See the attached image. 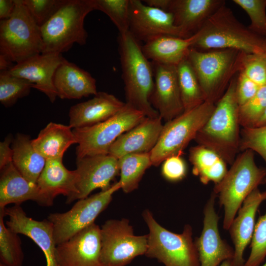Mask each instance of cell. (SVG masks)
<instances>
[{
    "mask_svg": "<svg viewBox=\"0 0 266 266\" xmlns=\"http://www.w3.org/2000/svg\"><path fill=\"white\" fill-rule=\"evenodd\" d=\"M117 41L126 103L146 117H160L150 101L154 86L152 62L144 55L140 42L129 31L119 33Z\"/></svg>",
    "mask_w": 266,
    "mask_h": 266,
    "instance_id": "obj_1",
    "label": "cell"
},
{
    "mask_svg": "<svg viewBox=\"0 0 266 266\" xmlns=\"http://www.w3.org/2000/svg\"><path fill=\"white\" fill-rule=\"evenodd\" d=\"M235 77L195 139L198 145L214 151L231 165L239 151L240 139Z\"/></svg>",
    "mask_w": 266,
    "mask_h": 266,
    "instance_id": "obj_2",
    "label": "cell"
},
{
    "mask_svg": "<svg viewBox=\"0 0 266 266\" xmlns=\"http://www.w3.org/2000/svg\"><path fill=\"white\" fill-rule=\"evenodd\" d=\"M197 33L193 47L198 50L232 49L262 56L266 51V38L243 25L226 4L208 18Z\"/></svg>",
    "mask_w": 266,
    "mask_h": 266,
    "instance_id": "obj_3",
    "label": "cell"
},
{
    "mask_svg": "<svg viewBox=\"0 0 266 266\" xmlns=\"http://www.w3.org/2000/svg\"><path fill=\"white\" fill-rule=\"evenodd\" d=\"M246 53L224 49L203 52L194 47L187 58L198 78L205 100L216 104L241 70Z\"/></svg>",
    "mask_w": 266,
    "mask_h": 266,
    "instance_id": "obj_4",
    "label": "cell"
},
{
    "mask_svg": "<svg viewBox=\"0 0 266 266\" xmlns=\"http://www.w3.org/2000/svg\"><path fill=\"white\" fill-rule=\"evenodd\" d=\"M266 170L256 165L254 152L246 150L236 157L223 178L215 184L213 192L223 207V228L229 230L244 200L264 181Z\"/></svg>",
    "mask_w": 266,
    "mask_h": 266,
    "instance_id": "obj_5",
    "label": "cell"
},
{
    "mask_svg": "<svg viewBox=\"0 0 266 266\" xmlns=\"http://www.w3.org/2000/svg\"><path fill=\"white\" fill-rule=\"evenodd\" d=\"M93 10V0H65L58 10L40 27L42 53L62 54L69 50L74 43L85 45L88 33L84 20Z\"/></svg>",
    "mask_w": 266,
    "mask_h": 266,
    "instance_id": "obj_6",
    "label": "cell"
},
{
    "mask_svg": "<svg viewBox=\"0 0 266 266\" xmlns=\"http://www.w3.org/2000/svg\"><path fill=\"white\" fill-rule=\"evenodd\" d=\"M142 217L149 230L146 257L156 259L164 266H200L190 225H185L183 232L176 233L161 226L149 209L143 211Z\"/></svg>",
    "mask_w": 266,
    "mask_h": 266,
    "instance_id": "obj_7",
    "label": "cell"
},
{
    "mask_svg": "<svg viewBox=\"0 0 266 266\" xmlns=\"http://www.w3.org/2000/svg\"><path fill=\"white\" fill-rule=\"evenodd\" d=\"M11 16L0 22V55L16 64L42 53L40 27L22 0H15Z\"/></svg>",
    "mask_w": 266,
    "mask_h": 266,
    "instance_id": "obj_8",
    "label": "cell"
},
{
    "mask_svg": "<svg viewBox=\"0 0 266 266\" xmlns=\"http://www.w3.org/2000/svg\"><path fill=\"white\" fill-rule=\"evenodd\" d=\"M214 103L205 100L199 106L166 122L150 156L152 166H158L166 158L181 155L190 141L212 113Z\"/></svg>",
    "mask_w": 266,
    "mask_h": 266,
    "instance_id": "obj_9",
    "label": "cell"
},
{
    "mask_svg": "<svg viewBox=\"0 0 266 266\" xmlns=\"http://www.w3.org/2000/svg\"><path fill=\"white\" fill-rule=\"evenodd\" d=\"M145 117L144 114L127 104L108 119L87 127L72 129L78 146L76 159L87 156L107 155L113 143Z\"/></svg>",
    "mask_w": 266,
    "mask_h": 266,
    "instance_id": "obj_10",
    "label": "cell"
},
{
    "mask_svg": "<svg viewBox=\"0 0 266 266\" xmlns=\"http://www.w3.org/2000/svg\"><path fill=\"white\" fill-rule=\"evenodd\" d=\"M100 233L103 266H126L136 257L145 255L147 234L135 235L126 218L107 220L101 226Z\"/></svg>",
    "mask_w": 266,
    "mask_h": 266,
    "instance_id": "obj_11",
    "label": "cell"
},
{
    "mask_svg": "<svg viewBox=\"0 0 266 266\" xmlns=\"http://www.w3.org/2000/svg\"><path fill=\"white\" fill-rule=\"evenodd\" d=\"M121 188L118 181L105 191L77 200L67 211L50 214L47 220L52 225L56 244L68 240L95 223L96 219L112 201L113 194Z\"/></svg>",
    "mask_w": 266,
    "mask_h": 266,
    "instance_id": "obj_12",
    "label": "cell"
},
{
    "mask_svg": "<svg viewBox=\"0 0 266 266\" xmlns=\"http://www.w3.org/2000/svg\"><path fill=\"white\" fill-rule=\"evenodd\" d=\"M129 32L144 43L165 35L189 37L175 25L171 13L144 4L139 0H130Z\"/></svg>",
    "mask_w": 266,
    "mask_h": 266,
    "instance_id": "obj_13",
    "label": "cell"
},
{
    "mask_svg": "<svg viewBox=\"0 0 266 266\" xmlns=\"http://www.w3.org/2000/svg\"><path fill=\"white\" fill-rule=\"evenodd\" d=\"M100 228L94 223L56 245L58 266H103Z\"/></svg>",
    "mask_w": 266,
    "mask_h": 266,
    "instance_id": "obj_14",
    "label": "cell"
},
{
    "mask_svg": "<svg viewBox=\"0 0 266 266\" xmlns=\"http://www.w3.org/2000/svg\"><path fill=\"white\" fill-rule=\"evenodd\" d=\"M216 195L212 193L204 211L203 229L195 241L200 266H219L224 261L233 260V249L221 237L218 229L219 217L214 208Z\"/></svg>",
    "mask_w": 266,
    "mask_h": 266,
    "instance_id": "obj_15",
    "label": "cell"
},
{
    "mask_svg": "<svg viewBox=\"0 0 266 266\" xmlns=\"http://www.w3.org/2000/svg\"><path fill=\"white\" fill-rule=\"evenodd\" d=\"M76 187L78 193L75 200L87 198L97 189L105 191L119 173L118 159L107 155L87 156L76 159Z\"/></svg>",
    "mask_w": 266,
    "mask_h": 266,
    "instance_id": "obj_16",
    "label": "cell"
},
{
    "mask_svg": "<svg viewBox=\"0 0 266 266\" xmlns=\"http://www.w3.org/2000/svg\"><path fill=\"white\" fill-rule=\"evenodd\" d=\"M154 86L150 101L166 122L184 112L176 66L152 63Z\"/></svg>",
    "mask_w": 266,
    "mask_h": 266,
    "instance_id": "obj_17",
    "label": "cell"
},
{
    "mask_svg": "<svg viewBox=\"0 0 266 266\" xmlns=\"http://www.w3.org/2000/svg\"><path fill=\"white\" fill-rule=\"evenodd\" d=\"M8 218L6 225L14 232L31 238L43 252L46 266H58L56 256V244L53 228L47 219L42 221L29 217L20 205L4 209Z\"/></svg>",
    "mask_w": 266,
    "mask_h": 266,
    "instance_id": "obj_18",
    "label": "cell"
},
{
    "mask_svg": "<svg viewBox=\"0 0 266 266\" xmlns=\"http://www.w3.org/2000/svg\"><path fill=\"white\" fill-rule=\"evenodd\" d=\"M64 59L61 53H41L16 64L8 71L33 83V88L44 93L53 103L58 97L54 76Z\"/></svg>",
    "mask_w": 266,
    "mask_h": 266,
    "instance_id": "obj_19",
    "label": "cell"
},
{
    "mask_svg": "<svg viewBox=\"0 0 266 266\" xmlns=\"http://www.w3.org/2000/svg\"><path fill=\"white\" fill-rule=\"evenodd\" d=\"M54 200L42 192L37 184L25 178L12 162L0 169V208L4 209L11 203L20 205L28 200L50 206L53 204Z\"/></svg>",
    "mask_w": 266,
    "mask_h": 266,
    "instance_id": "obj_20",
    "label": "cell"
},
{
    "mask_svg": "<svg viewBox=\"0 0 266 266\" xmlns=\"http://www.w3.org/2000/svg\"><path fill=\"white\" fill-rule=\"evenodd\" d=\"M162 120L160 117H145L118 137L110 146L108 154L118 159L129 154L150 152L161 135Z\"/></svg>",
    "mask_w": 266,
    "mask_h": 266,
    "instance_id": "obj_21",
    "label": "cell"
},
{
    "mask_svg": "<svg viewBox=\"0 0 266 266\" xmlns=\"http://www.w3.org/2000/svg\"><path fill=\"white\" fill-rule=\"evenodd\" d=\"M266 200V191L255 189L244 200L237 216L231 224L229 230L234 247L233 261L235 266H243L245 262L243 254L253 236L256 214L259 206Z\"/></svg>",
    "mask_w": 266,
    "mask_h": 266,
    "instance_id": "obj_22",
    "label": "cell"
},
{
    "mask_svg": "<svg viewBox=\"0 0 266 266\" xmlns=\"http://www.w3.org/2000/svg\"><path fill=\"white\" fill-rule=\"evenodd\" d=\"M125 104L113 95L98 92L92 99L70 108L69 125L73 129L101 123L115 115Z\"/></svg>",
    "mask_w": 266,
    "mask_h": 266,
    "instance_id": "obj_23",
    "label": "cell"
},
{
    "mask_svg": "<svg viewBox=\"0 0 266 266\" xmlns=\"http://www.w3.org/2000/svg\"><path fill=\"white\" fill-rule=\"evenodd\" d=\"M225 4L224 0H170L167 12L172 14L175 25L190 37Z\"/></svg>",
    "mask_w": 266,
    "mask_h": 266,
    "instance_id": "obj_24",
    "label": "cell"
},
{
    "mask_svg": "<svg viewBox=\"0 0 266 266\" xmlns=\"http://www.w3.org/2000/svg\"><path fill=\"white\" fill-rule=\"evenodd\" d=\"M53 82L61 99H79L98 92L96 80L91 74L65 58L57 68Z\"/></svg>",
    "mask_w": 266,
    "mask_h": 266,
    "instance_id": "obj_25",
    "label": "cell"
},
{
    "mask_svg": "<svg viewBox=\"0 0 266 266\" xmlns=\"http://www.w3.org/2000/svg\"><path fill=\"white\" fill-rule=\"evenodd\" d=\"M63 159L48 160L37 181L40 190L54 200L59 195L66 196V203L75 200L78 191L75 170H69L63 165Z\"/></svg>",
    "mask_w": 266,
    "mask_h": 266,
    "instance_id": "obj_26",
    "label": "cell"
},
{
    "mask_svg": "<svg viewBox=\"0 0 266 266\" xmlns=\"http://www.w3.org/2000/svg\"><path fill=\"white\" fill-rule=\"evenodd\" d=\"M197 38V33L187 38L165 35L145 43L142 49L152 63L177 66L187 57Z\"/></svg>",
    "mask_w": 266,
    "mask_h": 266,
    "instance_id": "obj_27",
    "label": "cell"
},
{
    "mask_svg": "<svg viewBox=\"0 0 266 266\" xmlns=\"http://www.w3.org/2000/svg\"><path fill=\"white\" fill-rule=\"evenodd\" d=\"M32 143L36 152L48 160L63 159L67 149L77 141L69 125L50 122Z\"/></svg>",
    "mask_w": 266,
    "mask_h": 266,
    "instance_id": "obj_28",
    "label": "cell"
},
{
    "mask_svg": "<svg viewBox=\"0 0 266 266\" xmlns=\"http://www.w3.org/2000/svg\"><path fill=\"white\" fill-rule=\"evenodd\" d=\"M29 135L18 133L12 143V163L27 180L36 184L46 160L33 148Z\"/></svg>",
    "mask_w": 266,
    "mask_h": 266,
    "instance_id": "obj_29",
    "label": "cell"
},
{
    "mask_svg": "<svg viewBox=\"0 0 266 266\" xmlns=\"http://www.w3.org/2000/svg\"><path fill=\"white\" fill-rule=\"evenodd\" d=\"M189 159L193 166V174L205 185L210 182L218 183L228 171L224 160L214 151L202 145L192 147Z\"/></svg>",
    "mask_w": 266,
    "mask_h": 266,
    "instance_id": "obj_30",
    "label": "cell"
},
{
    "mask_svg": "<svg viewBox=\"0 0 266 266\" xmlns=\"http://www.w3.org/2000/svg\"><path fill=\"white\" fill-rule=\"evenodd\" d=\"M121 189L130 193L138 187L145 171L152 166L150 153H133L118 159Z\"/></svg>",
    "mask_w": 266,
    "mask_h": 266,
    "instance_id": "obj_31",
    "label": "cell"
},
{
    "mask_svg": "<svg viewBox=\"0 0 266 266\" xmlns=\"http://www.w3.org/2000/svg\"><path fill=\"white\" fill-rule=\"evenodd\" d=\"M178 84L184 112L205 101L196 72L187 57L177 66Z\"/></svg>",
    "mask_w": 266,
    "mask_h": 266,
    "instance_id": "obj_32",
    "label": "cell"
},
{
    "mask_svg": "<svg viewBox=\"0 0 266 266\" xmlns=\"http://www.w3.org/2000/svg\"><path fill=\"white\" fill-rule=\"evenodd\" d=\"M5 209V208H4ZM4 209L0 208V259L7 266H22L24 253L18 233L4 222Z\"/></svg>",
    "mask_w": 266,
    "mask_h": 266,
    "instance_id": "obj_33",
    "label": "cell"
},
{
    "mask_svg": "<svg viewBox=\"0 0 266 266\" xmlns=\"http://www.w3.org/2000/svg\"><path fill=\"white\" fill-rule=\"evenodd\" d=\"M33 87V83L11 74L8 70L0 72V102L5 107L29 95Z\"/></svg>",
    "mask_w": 266,
    "mask_h": 266,
    "instance_id": "obj_34",
    "label": "cell"
},
{
    "mask_svg": "<svg viewBox=\"0 0 266 266\" xmlns=\"http://www.w3.org/2000/svg\"><path fill=\"white\" fill-rule=\"evenodd\" d=\"M95 10L106 14L119 33L129 31L130 0H93Z\"/></svg>",
    "mask_w": 266,
    "mask_h": 266,
    "instance_id": "obj_35",
    "label": "cell"
},
{
    "mask_svg": "<svg viewBox=\"0 0 266 266\" xmlns=\"http://www.w3.org/2000/svg\"><path fill=\"white\" fill-rule=\"evenodd\" d=\"M266 108V86L260 87L249 100L239 106L238 118L242 128L255 127Z\"/></svg>",
    "mask_w": 266,
    "mask_h": 266,
    "instance_id": "obj_36",
    "label": "cell"
},
{
    "mask_svg": "<svg viewBox=\"0 0 266 266\" xmlns=\"http://www.w3.org/2000/svg\"><path fill=\"white\" fill-rule=\"evenodd\" d=\"M242 8L250 20L248 29L255 34L266 38V0H233Z\"/></svg>",
    "mask_w": 266,
    "mask_h": 266,
    "instance_id": "obj_37",
    "label": "cell"
},
{
    "mask_svg": "<svg viewBox=\"0 0 266 266\" xmlns=\"http://www.w3.org/2000/svg\"><path fill=\"white\" fill-rule=\"evenodd\" d=\"M266 257V212L255 224L251 239V251L243 266H260Z\"/></svg>",
    "mask_w": 266,
    "mask_h": 266,
    "instance_id": "obj_38",
    "label": "cell"
},
{
    "mask_svg": "<svg viewBox=\"0 0 266 266\" xmlns=\"http://www.w3.org/2000/svg\"><path fill=\"white\" fill-rule=\"evenodd\" d=\"M246 150L257 152L266 164V126L241 129L239 151Z\"/></svg>",
    "mask_w": 266,
    "mask_h": 266,
    "instance_id": "obj_39",
    "label": "cell"
},
{
    "mask_svg": "<svg viewBox=\"0 0 266 266\" xmlns=\"http://www.w3.org/2000/svg\"><path fill=\"white\" fill-rule=\"evenodd\" d=\"M40 27L58 10L65 0H22Z\"/></svg>",
    "mask_w": 266,
    "mask_h": 266,
    "instance_id": "obj_40",
    "label": "cell"
},
{
    "mask_svg": "<svg viewBox=\"0 0 266 266\" xmlns=\"http://www.w3.org/2000/svg\"><path fill=\"white\" fill-rule=\"evenodd\" d=\"M241 71L260 87L266 86V63L262 55L246 54Z\"/></svg>",
    "mask_w": 266,
    "mask_h": 266,
    "instance_id": "obj_41",
    "label": "cell"
},
{
    "mask_svg": "<svg viewBox=\"0 0 266 266\" xmlns=\"http://www.w3.org/2000/svg\"><path fill=\"white\" fill-rule=\"evenodd\" d=\"M187 166L180 155L166 158L162 166L161 173L166 180L175 182L182 180L186 176Z\"/></svg>",
    "mask_w": 266,
    "mask_h": 266,
    "instance_id": "obj_42",
    "label": "cell"
},
{
    "mask_svg": "<svg viewBox=\"0 0 266 266\" xmlns=\"http://www.w3.org/2000/svg\"><path fill=\"white\" fill-rule=\"evenodd\" d=\"M260 87L240 71L236 77V95L239 106L245 103L258 92Z\"/></svg>",
    "mask_w": 266,
    "mask_h": 266,
    "instance_id": "obj_43",
    "label": "cell"
},
{
    "mask_svg": "<svg viewBox=\"0 0 266 266\" xmlns=\"http://www.w3.org/2000/svg\"><path fill=\"white\" fill-rule=\"evenodd\" d=\"M12 141V136L8 135L0 142V169L12 162L13 152L10 146Z\"/></svg>",
    "mask_w": 266,
    "mask_h": 266,
    "instance_id": "obj_44",
    "label": "cell"
},
{
    "mask_svg": "<svg viewBox=\"0 0 266 266\" xmlns=\"http://www.w3.org/2000/svg\"><path fill=\"white\" fill-rule=\"evenodd\" d=\"M15 6V0H0V21L8 19L11 16Z\"/></svg>",
    "mask_w": 266,
    "mask_h": 266,
    "instance_id": "obj_45",
    "label": "cell"
},
{
    "mask_svg": "<svg viewBox=\"0 0 266 266\" xmlns=\"http://www.w3.org/2000/svg\"><path fill=\"white\" fill-rule=\"evenodd\" d=\"M170 0H143L146 5L163 10L165 11L168 10Z\"/></svg>",
    "mask_w": 266,
    "mask_h": 266,
    "instance_id": "obj_46",
    "label": "cell"
},
{
    "mask_svg": "<svg viewBox=\"0 0 266 266\" xmlns=\"http://www.w3.org/2000/svg\"><path fill=\"white\" fill-rule=\"evenodd\" d=\"M266 126V108L258 122L257 123L255 127H258Z\"/></svg>",
    "mask_w": 266,
    "mask_h": 266,
    "instance_id": "obj_47",
    "label": "cell"
},
{
    "mask_svg": "<svg viewBox=\"0 0 266 266\" xmlns=\"http://www.w3.org/2000/svg\"><path fill=\"white\" fill-rule=\"evenodd\" d=\"M219 266H235L233 260H228L224 261Z\"/></svg>",
    "mask_w": 266,
    "mask_h": 266,
    "instance_id": "obj_48",
    "label": "cell"
},
{
    "mask_svg": "<svg viewBox=\"0 0 266 266\" xmlns=\"http://www.w3.org/2000/svg\"><path fill=\"white\" fill-rule=\"evenodd\" d=\"M265 61H266V52H265L264 54L263 55Z\"/></svg>",
    "mask_w": 266,
    "mask_h": 266,
    "instance_id": "obj_49",
    "label": "cell"
},
{
    "mask_svg": "<svg viewBox=\"0 0 266 266\" xmlns=\"http://www.w3.org/2000/svg\"><path fill=\"white\" fill-rule=\"evenodd\" d=\"M0 266H7L6 265H5L4 264L0 262Z\"/></svg>",
    "mask_w": 266,
    "mask_h": 266,
    "instance_id": "obj_50",
    "label": "cell"
},
{
    "mask_svg": "<svg viewBox=\"0 0 266 266\" xmlns=\"http://www.w3.org/2000/svg\"><path fill=\"white\" fill-rule=\"evenodd\" d=\"M260 266H266V263Z\"/></svg>",
    "mask_w": 266,
    "mask_h": 266,
    "instance_id": "obj_51",
    "label": "cell"
},
{
    "mask_svg": "<svg viewBox=\"0 0 266 266\" xmlns=\"http://www.w3.org/2000/svg\"><path fill=\"white\" fill-rule=\"evenodd\" d=\"M264 182L266 184V177L265 178V180H264Z\"/></svg>",
    "mask_w": 266,
    "mask_h": 266,
    "instance_id": "obj_52",
    "label": "cell"
}]
</instances>
